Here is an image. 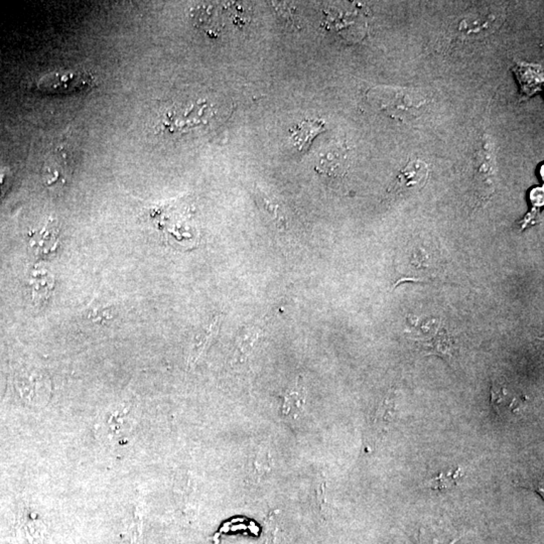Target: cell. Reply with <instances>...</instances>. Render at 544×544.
<instances>
[{"instance_id":"6da1fadb","label":"cell","mask_w":544,"mask_h":544,"mask_svg":"<svg viewBox=\"0 0 544 544\" xmlns=\"http://www.w3.org/2000/svg\"><path fill=\"white\" fill-rule=\"evenodd\" d=\"M94 79L80 71H56L38 80L36 88L46 94H70L81 92L93 86Z\"/></svg>"},{"instance_id":"7a4b0ae2","label":"cell","mask_w":544,"mask_h":544,"mask_svg":"<svg viewBox=\"0 0 544 544\" xmlns=\"http://www.w3.org/2000/svg\"><path fill=\"white\" fill-rule=\"evenodd\" d=\"M429 179V166L422 160H410L399 172L389 191L394 194L419 189Z\"/></svg>"},{"instance_id":"3957f363","label":"cell","mask_w":544,"mask_h":544,"mask_svg":"<svg viewBox=\"0 0 544 544\" xmlns=\"http://www.w3.org/2000/svg\"><path fill=\"white\" fill-rule=\"evenodd\" d=\"M324 130L325 123L322 120H305L291 130V140L298 152H305Z\"/></svg>"},{"instance_id":"277c9868","label":"cell","mask_w":544,"mask_h":544,"mask_svg":"<svg viewBox=\"0 0 544 544\" xmlns=\"http://www.w3.org/2000/svg\"><path fill=\"white\" fill-rule=\"evenodd\" d=\"M515 75L518 77L521 84L522 94L525 97L533 96L540 91L543 84V71L535 65H527L521 63L514 67Z\"/></svg>"},{"instance_id":"5b68a950","label":"cell","mask_w":544,"mask_h":544,"mask_svg":"<svg viewBox=\"0 0 544 544\" xmlns=\"http://www.w3.org/2000/svg\"><path fill=\"white\" fill-rule=\"evenodd\" d=\"M458 533L453 529L441 524H427L420 527L417 544H453Z\"/></svg>"},{"instance_id":"8992f818","label":"cell","mask_w":544,"mask_h":544,"mask_svg":"<svg viewBox=\"0 0 544 544\" xmlns=\"http://www.w3.org/2000/svg\"><path fill=\"white\" fill-rule=\"evenodd\" d=\"M220 318L216 315L214 319L209 322V324L204 327L198 334L196 335L194 340L193 348H192L191 356H189V363H195L202 354L204 353L209 344L212 342L214 338L217 335L220 329Z\"/></svg>"},{"instance_id":"52a82bcc","label":"cell","mask_w":544,"mask_h":544,"mask_svg":"<svg viewBox=\"0 0 544 544\" xmlns=\"http://www.w3.org/2000/svg\"><path fill=\"white\" fill-rule=\"evenodd\" d=\"M305 397H307V392H305L302 378H298L295 385L286 392L283 407H281V412L288 417V415L298 417L305 408Z\"/></svg>"},{"instance_id":"ba28073f","label":"cell","mask_w":544,"mask_h":544,"mask_svg":"<svg viewBox=\"0 0 544 544\" xmlns=\"http://www.w3.org/2000/svg\"><path fill=\"white\" fill-rule=\"evenodd\" d=\"M461 477H463L461 469L456 468V470L449 471L448 473L441 472L438 475L432 476L431 479L427 481L426 485L429 489L446 492L458 485Z\"/></svg>"},{"instance_id":"9c48e42d","label":"cell","mask_w":544,"mask_h":544,"mask_svg":"<svg viewBox=\"0 0 544 544\" xmlns=\"http://www.w3.org/2000/svg\"><path fill=\"white\" fill-rule=\"evenodd\" d=\"M319 169L328 176H340L346 171V159L343 155L330 152L320 160Z\"/></svg>"},{"instance_id":"30bf717a","label":"cell","mask_w":544,"mask_h":544,"mask_svg":"<svg viewBox=\"0 0 544 544\" xmlns=\"http://www.w3.org/2000/svg\"><path fill=\"white\" fill-rule=\"evenodd\" d=\"M259 328L258 327H249L246 328L240 334V336L237 338L236 342V352L238 356L241 358H247L249 354L251 353V350L253 349L254 344L256 343L257 340L259 338Z\"/></svg>"},{"instance_id":"8fae6325","label":"cell","mask_w":544,"mask_h":544,"mask_svg":"<svg viewBox=\"0 0 544 544\" xmlns=\"http://www.w3.org/2000/svg\"><path fill=\"white\" fill-rule=\"evenodd\" d=\"M393 414H394V402L387 398L378 408L373 419L374 426L379 434L387 431L388 424L393 419Z\"/></svg>"},{"instance_id":"7c38bea8","label":"cell","mask_w":544,"mask_h":544,"mask_svg":"<svg viewBox=\"0 0 544 544\" xmlns=\"http://www.w3.org/2000/svg\"><path fill=\"white\" fill-rule=\"evenodd\" d=\"M271 456L268 451H261L257 453L253 461L255 473L263 475L271 469Z\"/></svg>"},{"instance_id":"4fadbf2b","label":"cell","mask_w":544,"mask_h":544,"mask_svg":"<svg viewBox=\"0 0 544 544\" xmlns=\"http://www.w3.org/2000/svg\"><path fill=\"white\" fill-rule=\"evenodd\" d=\"M278 527L276 525L274 517H269V521L266 524V544H274L276 543V530Z\"/></svg>"},{"instance_id":"5bb4252c","label":"cell","mask_w":544,"mask_h":544,"mask_svg":"<svg viewBox=\"0 0 544 544\" xmlns=\"http://www.w3.org/2000/svg\"><path fill=\"white\" fill-rule=\"evenodd\" d=\"M318 502H319L320 508L323 509V506L325 504V482L320 485L319 489L317 491Z\"/></svg>"},{"instance_id":"9a60e30c","label":"cell","mask_w":544,"mask_h":544,"mask_svg":"<svg viewBox=\"0 0 544 544\" xmlns=\"http://www.w3.org/2000/svg\"><path fill=\"white\" fill-rule=\"evenodd\" d=\"M7 182V174L4 169H0V198L4 195V188Z\"/></svg>"}]
</instances>
